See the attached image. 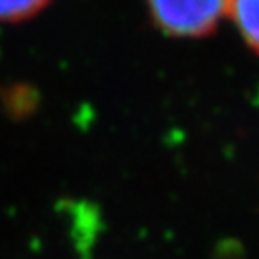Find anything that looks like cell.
I'll list each match as a JSON object with an SVG mask.
<instances>
[{
  "instance_id": "3957f363",
  "label": "cell",
  "mask_w": 259,
  "mask_h": 259,
  "mask_svg": "<svg viewBox=\"0 0 259 259\" xmlns=\"http://www.w3.org/2000/svg\"><path fill=\"white\" fill-rule=\"evenodd\" d=\"M4 111L12 121L29 119L38 108V93L27 84H16L0 93Z\"/></svg>"
},
{
  "instance_id": "7a4b0ae2",
  "label": "cell",
  "mask_w": 259,
  "mask_h": 259,
  "mask_svg": "<svg viewBox=\"0 0 259 259\" xmlns=\"http://www.w3.org/2000/svg\"><path fill=\"white\" fill-rule=\"evenodd\" d=\"M244 42L259 54V0H229V14Z\"/></svg>"
},
{
  "instance_id": "6da1fadb",
  "label": "cell",
  "mask_w": 259,
  "mask_h": 259,
  "mask_svg": "<svg viewBox=\"0 0 259 259\" xmlns=\"http://www.w3.org/2000/svg\"><path fill=\"white\" fill-rule=\"evenodd\" d=\"M157 27L173 37H204L217 29L229 0H146Z\"/></svg>"
},
{
  "instance_id": "277c9868",
  "label": "cell",
  "mask_w": 259,
  "mask_h": 259,
  "mask_svg": "<svg viewBox=\"0 0 259 259\" xmlns=\"http://www.w3.org/2000/svg\"><path fill=\"white\" fill-rule=\"evenodd\" d=\"M52 0H0V23H21L38 16Z\"/></svg>"
}]
</instances>
